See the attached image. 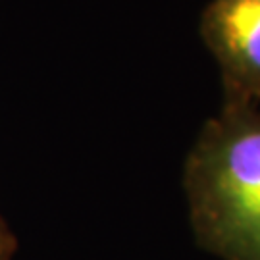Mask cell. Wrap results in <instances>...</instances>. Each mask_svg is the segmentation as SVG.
I'll list each match as a JSON object with an SVG mask.
<instances>
[{"label":"cell","instance_id":"cell-1","mask_svg":"<svg viewBox=\"0 0 260 260\" xmlns=\"http://www.w3.org/2000/svg\"><path fill=\"white\" fill-rule=\"evenodd\" d=\"M197 245L222 260H260V104L223 103L183 164Z\"/></svg>","mask_w":260,"mask_h":260},{"label":"cell","instance_id":"cell-2","mask_svg":"<svg viewBox=\"0 0 260 260\" xmlns=\"http://www.w3.org/2000/svg\"><path fill=\"white\" fill-rule=\"evenodd\" d=\"M199 31L220 68L223 103L260 104V0H210Z\"/></svg>","mask_w":260,"mask_h":260},{"label":"cell","instance_id":"cell-3","mask_svg":"<svg viewBox=\"0 0 260 260\" xmlns=\"http://www.w3.org/2000/svg\"><path fill=\"white\" fill-rule=\"evenodd\" d=\"M14 251V237L4 228V223L0 222V260H8Z\"/></svg>","mask_w":260,"mask_h":260}]
</instances>
